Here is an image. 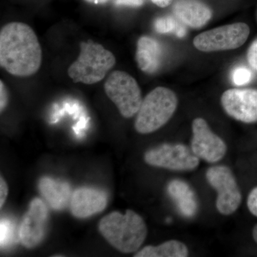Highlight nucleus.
Wrapping results in <instances>:
<instances>
[{
  "label": "nucleus",
  "instance_id": "obj_1",
  "mask_svg": "<svg viewBox=\"0 0 257 257\" xmlns=\"http://www.w3.org/2000/svg\"><path fill=\"white\" fill-rule=\"evenodd\" d=\"M42 51L36 34L23 23L7 24L0 32V64L15 77H30L41 67Z\"/></svg>",
  "mask_w": 257,
  "mask_h": 257
},
{
  "label": "nucleus",
  "instance_id": "obj_2",
  "mask_svg": "<svg viewBox=\"0 0 257 257\" xmlns=\"http://www.w3.org/2000/svg\"><path fill=\"white\" fill-rule=\"evenodd\" d=\"M99 232L113 247L120 252L131 253L138 251L146 239V223L140 214L130 209L125 214L113 211L99 223Z\"/></svg>",
  "mask_w": 257,
  "mask_h": 257
},
{
  "label": "nucleus",
  "instance_id": "obj_3",
  "mask_svg": "<svg viewBox=\"0 0 257 257\" xmlns=\"http://www.w3.org/2000/svg\"><path fill=\"white\" fill-rule=\"evenodd\" d=\"M78 58L67 71L74 82L93 84L100 82L116 63L110 51L92 40L82 42Z\"/></svg>",
  "mask_w": 257,
  "mask_h": 257
},
{
  "label": "nucleus",
  "instance_id": "obj_4",
  "mask_svg": "<svg viewBox=\"0 0 257 257\" xmlns=\"http://www.w3.org/2000/svg\"><path fill=\"white\" fill-rule=\"evenodd\" d=\"M177 96L170 89L158 87L149 93L142 102L135 120L137 132L147 135L168 122L177 109Z\"/></svg>",
  "mask_w": 257,
  "mask_h": 257
},
{
  "label": "nucleus",
  "instance_id": "obj_5",
  "mask_svg": "<svg viewBox=\"0 0 257 257\" xmlns=\"http://www.w3.org/2000/svg\"><path fill=\"white\" fill-rule=\"evenodd\" d=\"M104 91L121 116L131 118L138 114L143 102L141 89L131 75L122 71L111 72L104 83Z\"/></svg>",
  "mask_w": 257,
  "mask_h": 257
},
{
  "label": "nucleus",
  "instance_id": "obj_6",
  "mask_svg": "<svg viewBox=\"0 0 257 257\" xmlns=\"http://www.w3.org/2000/svg\"><path fill=\"white\" fill-rule=\"evenodd\" d=\"M144 159L147 165L173 171H191L199 165V157L183 144H162L145 152Z\"/></svg>",
  "mask_w": 257,
  "mask_h": 257
},
{
  "label": "nucleus",
  "instance_id": "obj_7",
  "mask_svg": "<svg viewBox=\"0 0 257 257\" xmlns=\"http://www.w3.org/2000/svg\"><path fill=\"white\" fill-rule=\"evenodd\" d=\"M206 178L216 192V207L223 215L236 211L241 202V194L236 179L229 167L219 165L208 169Z\"/></svg>",
  "mask_w": 257,
  "mask_h": 257
},
{
  "label": "nucleus",
  "instance_id": "obj_8",
  "mask_svg": "<svg viewBox=\"0 0 257 257\" xmlns=\"http://www.w3.org/2000/svg\"><path fill=\"white\" fill-rule=\"evenodd\" d=\"M249 33V28L245 23L224 25L197 35L194 45L202 52L234 50L245 43Z\"/></svg>",
  "mask_w": 257,
  "mask_h": 257
},
{
  "label": "nucleus",
  "instance_id": "obj_9",
  "mask_svg": "<svg viewBox=\"0 0 257 257\" xmlns=\"http://www.w3.org/2000/svg\"><path fill=\"white\" fill-rule=\"evenodd\" d=\"M48 221L47 204L40 198L32 199L19 229L20 242L25 248H35L43 241Z\"/></svg>",
  "mask_w": 257,
  "mask_h": 257
},
{
  "label": "nucleus",
  "instance_id": "obj_10",
  "mask_svg": "<svg viewBox=\"0 0 257 257\" xmlns=\"http://www.w3.org/2000/svg\"><path fill=\"white\" fill-rule=\"evenodd\" d=\"M191 149L199 159L209 163H216L222 160L227 150L226 144L215 135L202 118H197L192 122Z\"/></svg>",
  "mask_w": 257,
  "mask_h": 257
},
{
  "label": "nucleus",
  "instance_id": "obj_11",
  "mask_svg": "<svg viewBox=\"0 0 257 257\" xmlns=\"http://www.w3.org/2000/svg\"><path fill=\"white\" fill-rule=\"evenodd\" d=\"M221 104L231 117L245 123L257 121V90L231 89L221 96Z\"/></svg>",
  "mask_w": 257,
  "mask_h": 257
},
{
  "label": "nucleus",
  "instance_id": "obj_12",
  "mask_svg": "<svg viewBox=\"0 0 257 257\" xmlns=\"http://www.w3.org/2000/svg\"><path fill=\"white\" fill-rule=\"evenodd\" d=\"M107 202V195L104 191L83 187L72 193L69 205L72 215L78 219H86L104 211Z\"/></svg>",
  "mask_w": 257,
  "mask_h": 257
},
{
  "label": "nucleus",
  "instance_id": "obj_13",
  "mask_svg": "<svg viewBox=\"0 0 257 257\" xmlns=\"http://www.w3.org/2000/svg\"><path fill=\"white\" fill-rule=\"evenodd\" d=\"M173 12L180 23L193 28H202L212 15L210 8L199 0H177Z\"/></svg>",
  "mask_w": 257,
  "mask_h": 257
},
{
  "label": "nucleus",
  "instance_id": "obj_14",
  "mask_svg": "<svg viewBox=\"0 0 257 257\" xmlns=\"http://www.w3.org/2000/svg\"><path fill=\"white\" fill-rule=\"evenodd\" d=\"M38 189L48 205L54 210H63L70 204L72 192L67 182L43 177L39 181Z\"/></svg>",
  "mask_w": 257,
  "mask_h": 257
},
{
  "label": "nucleus",
  "instance_id": "obj_15",
  "mask_svg": "<svg viewBox=\"0 0 257 257\" xmlns=\"http://www.w3.org/2000/svg\"><path fill=\"white\" fill-rule=\"evenodd\" d=\"M167 192L182 216L191 218L197 214V198L192 187L180 179H173L167 186Z\"/></svg>",
  "mask_w": 257,
  "mask_h": 257
},
{
  "label": "nucleus",
  "instance_id": "obj_16",
  "mask_svg": "<svg viewBox=\"0 0 257 257\" xmlns=\"http://www.w3.org/2000/svg\"><path fill=\"white\" fill-rule=\"evenodd\" d=\"M162 55V48L156 40L150 37H140L135 59L143 72L147 74L156 72L160 66Z\"/></svg>",
  "mask_w": 257,
  "mask_h": 257
},
{
  "label": "nucleus",
  "instance_id": "obj_17",
  "mask_svg": "<svg viewBox=\"0 0 257 257\" xmlns=\"http://www.w3.org/2000/svg\"><path fill=\"white\" fill-rule=\"evenodd\" d=\"M189 250L177 240L165 241L158 246H147L135 253V257H187Z\"/></svg>",
  "mask_w": 257,
  "mask_h": 257
},
{
  "label": "nucleus",
  "instance_id": "obj_18",
  "mask_svg": "<svg viewBox=\"0 0 257 257\" xmlns=\"http://www.w3.org/2000/svg\"><path fill=\"white\" fill-rule=\"evenodd\" d=\"M155 28L161 34L174 32L178 37H183L186 35V29L178 20L173 17H164L157 19L155 23Z\"/></svg>",
  "mask_w": 257,
  "mask_h": 257
},
{
  "label": "nucleus",
  "instance_id": "obj_19",
  "mask_svg": "<svg viewBox=\"0 0 257 257\" xmlns=\"http://www.w3.org/2000/svg\"><path fill=\"white\" fill-rule=\"evenodd\" d=\"M252 74L249 69L244 67H239L232 72V80L236 86H243L251 81Z\"/></svg>",
  "mask_w": 257,
  "mask_h": 257
},
{
  "label": "nucleus",
  "instance_id": "obj_20",
  "mask_svg": "<svg viewBox=\"0 0 257 257\" xmlns=\"http://www.w3.org/2000/svg\"><path fill=\"white\" fill-rule=\"evenodd\" d=\"M9 102V94H8V89L4 84V82L1 80L0 82V111L3 112L5 108L8 106Z\"/></svg>",
  "mask_w": 257,
  "mask_h": 257
},
{
  "label": "nucleus",
  "instance_id": "obj_21",
  "mask_svg": "<svg viewBox=\"0 0 257 257\" xmlns=\"http://www.w3.org/2000/svg\"><path fill=\"white\" fill-rule=\"evenodd\" d=\"M247 206L250 212L257 216V187L250 192L247 199Z\"/></svg>",
  "mask_w": 257,
  "mask_h": 257
},
{
  "label": "nucleus",
  "instance_id": "obj_22",
  "mask_svg": "<svg viewBox=\"0 0 257 257\" xmlns=\"http://www.w3.org/2000/svg\"><path fill=\"white\" fill-rule=\"evenodd\" d=\"M8 186L3 177L0 178V208H3L8 196Z\"/></svg>",
  "mask_w": 257,
  "mask_h": 257
},
{
  "label": "nucleus",
  "instance_id": "obj_23",
  "mask_svg": "<svg viewBox=\"0 0 257 257\" xmlns=\"http://www.w3.org/2000/svg\"><path fill=\"white\" fill-rule=\"evenodd\" d=\"M116 5L128 7H140L144 4V0H115Z\"/></svg>",
  "mask_w": 257,
  "mask_h": 257
},
{
  "label": "nucleus",
  "instance_id": "obj_24",
  "mask_svg": "<svg viewBox=\"0 0 257 257\" xmlns=\"http://www.w3.org/2000/svg\"><path fill=\"white\" fill-rule=\"evenodd\" d=\"M248 62L250 66L254 70L257 71V52L248 50L247 55Z\"/></svg>",
  "mask_w": 257,
  "mask_h": 257
},
{
  "label": "nucleus",
  "instance_id": "obj_25",
  "mask_svg": "<svg viewBox=\"0 0 257 257\" xmlns=\"http://www.w3.org/2000/svg\"><path fill=\"white\" fill-rule=\"evenodd\" d=\"M152 1L160 8H165L171 4L172 0H152Z\"/></svg>",
  "mask_w": 257,
  "mask_h": 257
},
{
  "label": "nucleus",
  "instance_id": "obj_26",
  "mask_svg": "<svg viewBox=\"0 0 257 257\" xmlns=\"http://www.w3.org/2000/svg\"><path fill=\"white\" fill-rule=\"evenodd\" d=\"M84 1L91 3V4L101 5L107 3L109 0H84Z\"/></svg>",
  "mask_w": 257,
  "mask_h": 257
},
{
  "label": "nucleus",
  "instance_id": "obj_27",
  "mask_svg": "<svg viewBox=\"0 0 257 257\" xmlns=\"http://www.w3.org/2000/svg\"><path fill=\"white\" fill-rule=\"evenodd\" d=\"M252 234L253 239H254V241L257 243V224L254 226V228H253Z\"/></svg>",
  "mask_w": 257,
  "mask_h": 257
},
{
  "label": "nucleus",
  "instance_id": "obj_28",
  "mask_svg": "<svg viewBox=\"0 0 257 257\" xmlns=\"http://www.w3.org/2000/svg\"><path fill=\"white\" fill-rule=\"evenodd\" d=\"M249 50L257 51V40L253 42L252 45L250 47Z\"/></svg>",
  "mask_w": 257,
  "mask_h": 257
}]
</instances>
